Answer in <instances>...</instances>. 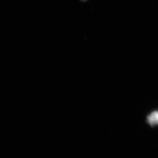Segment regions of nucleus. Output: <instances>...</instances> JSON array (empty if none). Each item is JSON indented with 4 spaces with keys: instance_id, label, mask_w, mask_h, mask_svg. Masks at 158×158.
I'll return each mask as SVG.
<instances>
[{
    "instance_id": "obj_1",
    "label": "nucleus",
    "mask_w": 158,
    "mask_h": 158,
    "mask_svg": "<svg viewBox=\"0 0 158 158\" xmlns=\"http://www.w3.org/2000/svg\"><path fill=\"white\" fill-rule=\"evenodd\" d=\"M148 121L151 125H158V111H154L151 113L148 117Z\"/></svg>"
}]
</instances>
